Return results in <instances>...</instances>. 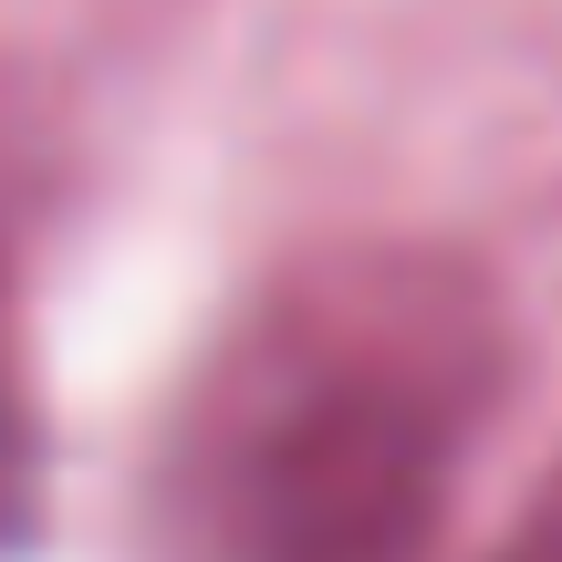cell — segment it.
<instances>
[{
    "label": "cell",
    "instance_id": "obj_2",
    "mask_svg": "<svg viewBox=\"0 0 562 562\" xmlns=\"http://www.w3.org/2000/svg\"><path fill=\"white\" fill-rule=\"evenodd\" d=\"M501 562H562V480H552L542 501L521 510V531L501 542Z\"/></svg>",
    "mask_w": 562,
    "mask_h": 562
},
{
    "label": "cell",
    "instance_id": "obj_1",
    "mask_svg": "<svg viewBox=\"0 0 562 562\" xmlns=\"http://www.w3.org/2000/svg\"><path fill=\"white\" fill-rule=\"evenodd\" d=\"M501 385L490 292L448 261H334L229 334L178 427L199 562H417Z\"/></svg>",
    "mask_w": 562,
    "mask_h": 562
}]
</instances>
